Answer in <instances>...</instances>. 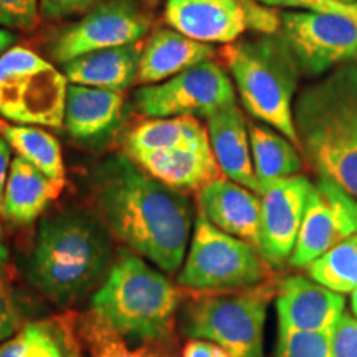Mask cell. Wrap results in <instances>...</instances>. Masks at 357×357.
Returning a JSON list of instances; mask_svg holds the SVG:
<instances>
[{
  "instance_id": "cell-39",
  "label": "cell",
  "mask_w": 357,
  "mask_h": 357,
  "mask_svg": "<svg viewBox=\"0 0 357 357\" xmlns=\"http://www.w3.org/2000/svg\"><path fill=\"white\" fill-rule=\"evenodd\" d=\"M7 258H8V250H7V247H6V243H3L2 227H0V268L6 265Z\"/></svg>"
},
{
  "instance_id": "cell-5",
  "label": "cell",
  "mask_w": 357,
  "mask_h": 357,
  "mask_svg": "<svg viewBox=\"0 0 357 357\" xmlns=\"http://www.w3.org/2000/svg\"><path fill=\"white\" fill-rule=\"evenodd\" d=\"M91 307L128 339L153 342L171 331L178 291L137 253L121 250L93 296Z\"/></svg>"
},
{
  "instance_id": "cell-34",
  "label": "cell",
  "mask_w": 357,
  "mask_h": 357,
  "mask_svg": "<svg viewBox=\"0 0 357 357\" xmlns=\"http://www.w3.org/2000/svg\"><path fill=\"white\" fill-rule=\"evenodd\" d=\"M20 329V312L8 289L0 281V346Z\"/></svg>"
},
{
  "instance_id": "cell-10",
  "label": "cell",
  "mask_w": 357,
  "mask_h": 357,
  "mask_svg": "<svg viewBox=\"0 0 357 357\" xmlns=\"http://www.w3.org/2000/svg\"><path fill=\"white\" fill-rule=\"evenodd\" d=\"M278 33L301 75L321 77L357 60V22L341 12H283Z\"/></svg>"
},
{
  "instance_id": "cell-24",
  "label": "cell",
  "mask_w": 357,
  "mask_h": 357,
  "mask_svg": "<svg viewBox=\"0 0 357 357\" xmlns=\"http://www.w3.org/2000/svg\"><path fill=\"white\" fill-rule=\"evenodd\" d=\"M0 357H83L65 319L29 323L0 346Z\"/></svg>"
},
{
  "instance_id": "cell-40",
  "label": "cell",
  "mask_w": 357,
  "mask_h": 357,
  "mask_svg": "<svg viewBox=\"0 0 357 357\" xmlns=\"http://www.w3.org/2000/svg\"><path fill=\"white\" fill-rule=\"evenodd\" d=\"M255 2L265 3L270 7H287V0H255Z\"/></svg>"
},
{
  "instance_id": "cell-6",
  "label": "cell",
  "mask_w": 357,
  "mask_h": 357,
  "mask_svg": "<svg viewBox=\"0 0 357 357\" xmlns=\"http://www.w3.org/2000/svg\"><path fill=\"white\" fill-rule=\"evenodd\" d=\"M275 294L270 283L205 293L185 307V333L215 342L231 357H263L268 305Z\"/></svg>"
},
{
  "instance_id": "cell-20",
  "label": "cell",
  "mask_w": 357,
  "mask_h": 357,
  "mask_svg": "<svg viewBox=\"0 0 357 357\" xmlns=\"http://www.w3.org/2000/svg\"><path fill=\"white\" fill-rule=\"evenodd\" d=\"M131 159L154 178L178 192H199L212 181L223 177L212 146L178 147L172 151L139 154Z\"/></svg>"
},
{
  "instance_id": "cell-23",
  "label": "cell",
  "mask_w": 357,
  "mask_h": 357,
  "mask_svg": "<svg viewBox=\"0 0 357 357\" xmlns=\"http://www.w3.org/2000/svg\"><path fill=\"white\" fill-rule=\"evenodd\" d=\"M211 146L208 131L195 118H153L129 132L126 147L131 158L172 151L178 147Z\"/></svg>"
},
{
  "instance_id": "cell-22",
  "label": "cell",
  "mask_w": 357,
  "mask_h": 357,
  "mask_svg": "<svg viewBox=\"0 0 357 357\" xmlns=\"http://www.w3.org/2000/svg\"><path fill=\"white\" fill-rule=\"evenodd\" d=\"M63 187L65 181L45 176L20 155H15L3 192L2 215L20 225H29L58 199Z\"/></svg>"
},
{
  "instance_id": "cell-38",
  "label": "cell",
  "mask_w": 357,
  "mask_h": 357,
  "mask_svg": "<svg viewBox=\"0 0 357 357\" xmlns=\"http://www.w3.org/2000/svg\"><path fill=\"white\" fill-rule=\"evenodd\" d=\"M15 38L17 35L12 32V30L8 29H0V56L6 53L8 48L13 47V43H15Z\"/></svg>"
},
{
  "instance_id": "cell-16",
  "label": "cell",
  "mask_w": 357,
  "mask_h": 357,
  "mask_svg": "<svg viewBox=\"0 0 357 357\" xmlns=\"http://www.w3.org/2000/svg\"><path fill=\"white\" fill-rule=\"evenodd\" d=\"M200 213L217 229L253 245L260 252L261 199L242 184L220 177L197 192Z\"/></svg>"
},
{
  "instance_id": "cell-29",
  "label": "cell",
  "mask_w": 357,
  "mask_h": 357,
  "mask_svg": "<svg viewBox=\"0 0 357 357\" xmlns=\"http://www.w3.org/2000/svg\"><path fill=\"white\" fill-rule=\"evenodd\" d=\"M273 357H331L329 336L278 331V344Z\"/></svg>"
},
{
  "instance_id": "cell-14",
  "label": "cell",
  "mask_w": 357,
  "mask_h": 357,
  "mask_svg": "<svg viewBox=\"0 0 357 357\" xmlns=\"http://www.w3.org/2000/svg\"><path fill=\"white\" fill-rule=\"evenodd\" d=\"M278 331L312 333L331 337L346 311L344 294L331 291L310 276L293 275L276 287Z\"/></svg>"
},
{
  "instance_id": "cell-3",
  "label": "cell",
  "mask_w": 357,
  "mask_h": 357,
  "mask_svg": "<svg viewBox=\"0 0 357 357\" xmlns=\"http://www.w3.org/2000/svg\"><path fill=\"white\" fill-rule=\"evenodd\" d=\"M109 258V242L98 223L82 213H61L40 223L29 275L45 296L68 303L95 287Z\"/></svg>"
},
{
  "instance_id": "cell-8",
  "label": "cell",
  "mask_w": 357,
  "mask_h": 357,
  "mask_svg": "<svg viewBox=\"0 0 357 357\" xmlns=\"http://www.w3.org/2000/svg\"><path fill=\"white\" fill-rule=\"evenodd\" d=\"M270 266L253 245L217 229L199 212L178 284L200 293L253 288L270 278Z\"/></svg>"
},
{
  "instance_id": "cell-13",
  "label": "cell",
  "mask_w": 357,
  "mask_h": 357,
  "mask_svg": "<svg viewBox=\"0 0 357 357\" xmlns=\"http://www.w3.org/2000/svg\"><path fill=\"white\" fill-rule=\"evenodd\" d=\"M311 189L310 178L296 174L273 182L260 194V253L271 266L289 263Z\"/></svg>"
},
{
  "instance_id": "cell-4",
  "label": "cell",
  "mask_w": 357,
  "mask_h": 357,
  "mask_svg": "<svg viewBox=\"0 0 357 357\" xmlns=\"http://www.w3.org/2000/svg\"><path fill=\"white\" fill-rule=\"evenodd\" d=\"M243 108L288 137L300 149L294 124V93L301 70L280 33L236 40L222 48Z\"/></svg>"
},
{
  "instance_id": "cell-26",
  "label": "cell",
  "mask_w": 357,
  "mask_h": 357,
  "mask_svg": "<svg viewBox=\"0 0 357 357\" xmlns=\"http://www.w3.org/2000/svg\"><path fill=\"white\" fill-rule=\"evenodd\" d=\"M0 134L6 137L17 155L25 159L45 176L65 181V164L60 142L40 126L13 124L0 119Z\"/></svg>"
},
{
  "instance_id": "cell-25",
  "label": "cell",
  "mask_w": 357,
  "mask_h": 357,
  "mask_svg": "<svg viewBox=\"0 0 357 357\" xmlns=\"http://www.w3.org/2000/svg\"><path fill=\"white\" fill-rule=\"evenodd\" d=\"M250 146L260 194L280 178L300 174L303 160L298 147L281 132L263 124H248Z\"/></svg>"
},
{
  "instance_id": "cell-37",
  "label": "cell",
  "mask_w": 357,
  "mask_h": 357,
  "mask_svg": "<svg viewBox=\"0 0 357 357\" xmlns=\"http://www.w3.org/2000/svg\"><path fill=\"white\" fill-rule=\"evenodd\" d=\"M326 2H336V0H287V7L306 8V10H316Z\"/></svg>"
},
{
  "instance_id": "cell-30",
  "label": "cell",
  "mask_w": 357,
  "mask_h": 357,
  "mask_svg": "<svg viewBox=\"0 0 357 357\" xmlns=\"http://www.w3.org/2000/svg\"><path fill=\"white\" fill-rule=\"evenodd\" d=\"M40 20V0H0L2 29L32 30Z\"/></svg>"
},
{
  "instance_id": "cell-9",
  "label": "cell",
  "mask_w": 357,
  "mask_h": 357,
  "mask_svg": "<svg viewBox=\"0 0 357 357\" xmlns=\"http://www.w3.org/2000/svg\"><path fill=\"white\" fill-rule=\"evenodd\" d=\"M235 91L225 68L208 60L166 82L139 88L134 105L149 118H211L235 105Z\"/></svg>"
},
{
  "instance_id": "cell-35",
  "label": "cell",
  "mask_w": 357,
  "mask_h": 357,
  "mask_svg": "<svg viewBox=\"0 0 357 357\" xmlns=\"http://www.w3.org/2000/svg\"><path fill=\"white\" fill-rule=\"evenodd\" d=\"M182 357H231L229 352L215 342L207 341V339H195L192 337L187 342Z\"/></svg>"
},
{
  "instance_id": "cell-32",
  "label": "cell",
  "mask_w": 357,
  "mask_h": 357,
  "mask_svg": "<svg viewBox=\"0 0 357 357\" xmlns=\"http://www.w3.org/2000/svg\"><path fill=\"white\" fill-rule=\"evenodd\" d=\"M245 13H247V30H253L258 35H275L280 32L281 13L275 7L255 2V0H243Z\"/></svg>"
},
{
  "instance_id": "cell-18",
  "label": "cell",
  "mask_w": 357,
  "mask_h": 357,
  "mask_svg": "<svg viewBox=\"0 0 357 357\" xmlns=\"http://www.w3.org/2000/svg\"><path fill=\"white\" fill-rule=\"evenodd\" d=\"M207 131L223 176L260 195V185L253 169L248 124L236 102L207 118Z\"/></svg>"
},
{
  "instance_id": "cell-41",
  "label": "cell",
  "mask_w": 357,
  "mask_h": 357,
  "mask_svg": "<svg viewBox=\"0 0 357 357\" xmlns=\"http://www.w3.org/2000/svg\"><path fill=\"white\" fill-rule=\"evenodd\" d=\"M351 312L357 318V289L351 293Z\"/></svg>"
},
{
  "instance_id": "cell-21",
  "label": "cell",
  "mask_w": 357,
  "mask_h": 357,
  "mask_svg": "<svg viewBox=\"0 0 357 357\" xmlns=\"http://www.w3.org/2000/svg\"><path fill=\"white\" fill-rule=\"evenodd\" d=\"M141 42L86 53L61 65L71 84L124 91L137 79L142 53Z\"/></svg>"
},
{
  "instance_id": "cell-28",
  "label": "cell",
  "mask_w": 357,
  "mask_h": 357,
  "mask_svg": "<svg viewBox=\"0 0 357 357\" xmlns=\"http://www.w3.org/2000/svg\"><path fill=\"white\" fill-rule=\"evenodd\" d=\"M82 336L88 346L89 357H162L149 344H129L126 336L111 328L96 312L84 316Z\"/></svg>"
},
{
  "instance_id": "cell-1",
  "label": "cell",
  "mask_w": 357,
  "mask_h": 357,
  "mask_svg": "<svg viewBox=\"0 0 357 357\" xmlns=\"http://www.w3.org/2000/svg\"><path fill=\"white\" fill-rule=\"evenodd\" d=\"M95 197L109 230L134 253L174 273L184 261L192 207L182 192L116 155L96 171Z\"/></svg>"
},
{
  "instance_id": "cell-17",
  "label": "cell",
  "mask_w": 357,
  "mask_h": 357,
  "mask_svg": "<svg viewBox=\"0 0 357 357\" xmlns=\"http://www.w3.org/2000/svg\"><path fill=\"white\" fill-rule=\"evenodd\" d=\"M121 91L71 84L66 93L65 124L73 139L100 142L111 136L123 121Z\"/></svg>"
},
{
  "instance_id": "cell-11",
  "label": "cell",
  "mask_w": 357,
  "mask_h": 357,
  "mask_svg": "<svg viewBox=\"0 0 357 357\" xmlns=\"http://www.w3.org/2000/svg\"><path fill=\"white\" fill-rule=\"evenodd\" d=\"M151 17L136 0H108L56 35L52 56L63 65L86 53L141 42L149 32Z\"/></svg>"
},
{
  "instance_id": "cell-27",
  "label": "cell",
  "mask_w": 357,
  "mask_h": 357,
  "mask_svg": "<svg viewBox=\"0 0 357 357\" xmlns=\"http://www.w3.org/2000/svg\"><path fill=\"white\" fill-rule=\"evenodd\" d=\"M306 273L316 283L339 294L357 289V234L337 243L307 265Z\"/></svg>"
},
{
  "instance_id": "cell-7",
  "label": "cell",
  "mask_w": 357,
  "mask_h": 357,
  "mask_svg": "<svg viewBox=\"0 0 357 357\" xmlns=\"http://www.w3.org/2000/svg\"><path fill=\"white\" fill-rule=\"evenodd\" d=\"M68 86L63 71L30 48L0 56V116L8 123L60 129Z\"/></svg>"
},
{
  "instance_id": "cell-33",
  "label": "cell",
  "mask_w": 357,
  "mask_h": 357,
  "mask_svg": "<svg viewBox=\"0 0 357 357\" xmlns=\"http://www.w3.org/2000/svg\"><path fill=\"white\" fill-rule=\"evenodd\" d=\"M108 0H40V15L43 19H68L78 13L89 12Z\"/></svg>"
},
{
  "instance_id": "cell-2",
  "label": "cell",
  "mask_w": 357,
  "mask_h": 357,
  "mask_svg": "<svg viewBox=\"0 0 357 357\" xmlns=\"http://www.w3.org/2000/svg\"><path fill=\"white\" fill-rule=\"evenodd\" d=\"M300 149L319 177L357 199V61L306 86L294 102Z\"/></svg>"
},
{
  "instance_id": "cell-19",
  "label": "cell",
  "mask_w": 357,
  "mask_h": 357,
  "mask_svg": "<svg viewBox=\"0 0 357 357\" xmlns=\"http://www.w3.org/2000/svg\"><path fill=\"white\" fill-rule=\"evenodd\" d=\"M215 50L174 29H160L142 47L137 79L141 84H158L187 68L212 60Z\"/></svg>"
},
{
  "instance_id": "cell-12",
  "label": "cell",
  "mask_w": 357,
  "mask_h": 357,
  "mask_svg": "<svg viewBox=\"0 0 357 357\" xmlns=\"http://www.w3.org/2000/svg\"><path fill=\"white\" fill-rule=\"evenodd\" d=\"M356 234L357 199L329 178L319 177L307 197L289 265L306 268Z\"/></svg>"
},
{
  "instance_id": "cell-31",
  "label": "cell",
  "mask_w": 357,
  "mask_h": 357,
  "mask_svg": "<svg viewBox=\"0 0 357 357\" xmlns=\"http://www.w3.org/2000/svg\"><path fill=\"white\" fill-rule=\"evenodd\" d=\"M331 357H357V318L351 311L342 312L341 319L329 337Z\"/></svg>"
},
{
  "instance_id": "cell-36",
  "label": "cell",
  "mask_w": 357,
  "mask_h": 357,
  "mask_svg": "<svg viewBox=\"0 0 357 357\" xmlns=\"http://www.w3.org/2000/svg\"><path fill=\"white\" fill-rule=\"evenodd\" d=\"M12 166V147L8 144L6 137L0 134V213H2V202L3 192H6V184Z\"/></svg>"
},
{
  "instance_id": "cell-15",
  "label": "cell",
  "mask_w": 357,
  "mask_h": 357,
  "mask_svg": "<svg viewBox=\"0 0 357 357\" xmlns=\"http://www.w3.org/2000/svg\"><path fill=\"white\" fill-rule=\"evenodd\" d=\"M167 24L202 43H234L247 30L243 0H167Z\"/></svg>"
}]
</instances>
